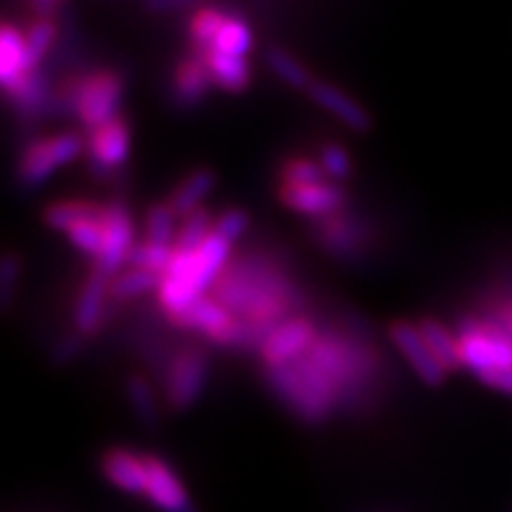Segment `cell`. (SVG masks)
Masks as SVG:
<instances>
[{
  "mask_svg": "<svg viewBox=\"0 0 512 512\" xmlns=\"http://www.w3.org/2000/svg\"><path fill=\"white\" fill-rule=\"evenodd\" d=\"M211 297L235 318L252 320L271 332L287 318L304 313L309 304L306 292L283 261L264 249H249L230 259Z\"/></svg>",
  "mask_w": 512,
  "mask_h": 512,
  "instance_id": "obj_1",
  "label": "cell"
},
{
  "mask_svg": "<svg viewBox=\"0 0 512 512\" xmlns=\"http://www.w3.org/2000/svg\"><path fill=\"white\" fill-rule=\"evenodd\" d=\"M316 366L330 377L339 396V408H361L382 373V354L373 339L351 335L342 328H323L306 351Z\"/></svg>",
  "mask_w": 512,
  "mask_h": 512,
  "instance_id": "obj_2",
  "label": "cell"
},
{
  "mask_svg": "<svg viewBox=\"0 0 512 512\" xmlns=\"http://www.w3.org/2000/svg\"><path fill=\"white\" fill-rule=\"evenodd\" d=\"M230 252H233V245L216 238L214 233L195 252H178L176 249L174 261H171L169 271L162 275V285L157 290L159 309L166 313V318L176 320L190 309L192 302L211 294L233 259Z\"/></svg>",
  "mask_w": 512,
  "mask_h": 512,
  "instance_id": "obj_3",
  "label": "cell"
},
{
  "mask_svg": "<svg viewBox=\"0 0 512 512\" xmlns=\"http://www.w3.org/2000/svg\"><path fill=\"white\" fill-rule=\"evenodd\" d=\"M126 79L114 69L74 74L53 91V117H74L88 131L119 117Z\"/></svg>",
  "mask_w": 512,
  "mask_h": 512,
  "instance_id": "obj_4",
  "label": "cell"
},
{
  "mask_svg": "<svg viewBox=\"0 0 512 512\" xmlns=\"http://www.w3.org/2000/svg\"><path fill=\"white\" fill-rule=\"evenodd\" d=\"M264 380L287 411L304 425H323L339 408L335 384L306 354L287 366L266 368Z\"/></svg>",
  "mask_w": 512,
  "mask_h": 512,
  "instance_id": "obj_5",
  "label": "cell"
},
{
  "mask_svg": "<svg viewBox=\"0 0 512 512\" xmlns=\"http://www.w3.org/2000/svg\"><path fill=\"white\" fill-rule=\"evenodd\" d=\"M460 366L472 373H486L496 368H512V339L501 325L482 313L467 311L456 318Z\"/></svg>",
  "mask_w": 512,
  "mask_h": 512,
  "instance_id": "obj_6",
  "label": "cell"
},
{
  "mask_svg": "<svg viewBox=\"0 0 512 512\" xmlns=\"http://www.w3.org/2000/svg\"><path fill=\"white\" fill-rule=\"evenodd\" d=\"M306 235L320 252L332 256L335 261H342V264H361L363 256L373 247L370 223L349 209L311 221Z\"/></svg>",
  "mask_w": 512,
  "mask_h": 512,
  "instance_id": "obj_7",
  "label": "cell"
},
{
  "mask_svg": "<svg viewBox=\"0 0 512 512\" xmlns=\"http://www.w3.org/2000/svg\"><path fill=\"white\" fill-rule=\"evenodd\" d=\"M81 155H86V138H81L79 133H55V136L38 138L19 155L17 183L24 190H34Z\"/></svg>",
  "mask_w": 512,
  "mask_h": 512,
  "instance_id": "obj_8",
  "label": "cell"
},
{
  "mask_svg": "<svg viewBox=\"0 0 512 512\" xmlns=\"http://www.w3.org/2000/svg\"><path fill=\"white\" fill-rule=\"evenodd\" d=\"M209 351L204 344L176 349L166 361L164 403L174 413H185L202 399L209 380Z\"/></svg>",
  "mask_w": 512,
  "mask_h": 512,
  "instance_id": "obj_9",
  "label": "cell"
},
{
  "mask_svg": "<svg viewBox=\"0 0 512 512\" xmlns=\"http://www.w3.org/2000/svg\"><path fill=\"white\" fill-rule=\"evenodd\" d=\"M131 121L124 114L86 133L88 169L95 178L114 176L131 155Z\"/></svg>",
  "mask_w": 512,
  "mask_h": 512,
  "instance_id": "obj_10",
  "label": "cell"
},
{
  "mask_svg": "<svg viewBox=\"0 0 512 512\" xmlns=\"http://www.w3.org/2000/svg\"><path fill=\"white\" fill-rule=\"evenodd\" d=\"M102 226H105V242L102 252L93 261V271L105 273L107 278L128 268V256L136 247V223L128 207L121 200H112L105 204L102 211Z\"/></svg>",
  "mask_w": 512,
  "mask_h": 512,
  "instance_id": "obj_11",
  "label": "cell"
},
{
  "mask_svg": "<svg viewBox=\"0 0 512 512\" xmlns=\"http://www.w3.org/2000/svg\"><path fill=\"white\" fill-rule=\"evenodd\" d=\"M387 337L389 342L399 349V354L406 358V363L411 366L415 377L425 384V387H444L448 380V373L441 368V363L434 358L430 344L425 342L418 323L411 320H392L387 325Z\"/></svg>",
  "mask_w": 512,
  "mask_h": 512,
  "instance_id": "obj_12",
  "label": "cell"
},
{
  "mask_svg": "<svg viewBox=\"0 0 512 512\" xmlns=\"http://www.w3.org/2000/svg\"><path fill=\"white\" fill-rule=\"evenodd\" d=\"M318 332L320 330L316 328V320L309 313H299V316L287 318L285 323H280L268 335L266 344L261 347L259 358L264 361L266 368L287 366V363L297 361V358H302L311 349Z\"/></svg>",
  "mask_w": 512,
  "mask_h": 512,
  "instance_id": "obj_13",
  "label": "cell"
},
{
  "mask_svg": "<svg viewBox=\"0 0 512 512\" xmlns=\"http://www.w3.org/2000/svg\"><path fill=\"white\" fill-rule=\"evenodd\" d=\"M278 200L285 209L294 211V214H302L306 219L318 221L347 209L349 195L342 185L328 181L318 185H302V188L278 185Z\"/></svg>",
  "mask_w": 512,
  "mask_h": 512,
  "instance_id": "obj_14",
  "label": "cell"
},
{
  "mask_svg": "<svg viewBox=\"0 0 512 512\" xmlns=\"http://www.w3.org/2000/svg\"><path fill=\"white\" fill-rule=\"evenodd\" d=\"M147 491L145 498L159 512H200L192 503L178 472L164 458L147 453Z\"/></svg>",
  "mask_w": 512,
  "mask_h": 512,
  "instance_id": "obj_15",
  "label": "cell"
},
{
  "mask_svg": "<svg viewBox=\"0 0 512 512\" xmlns=\"http://www.w3.org/2000/svg\"><path fill=\"white\" fill-rule=\"evenodd\" d=\"M306 98H309L316 107H320V110L332 114V117H335L342 126H347L349 131L361 133V136L373 131V114H370L368 107L361 105L354 95L344 91V88L335 86V83L316 79L311 83L309 91H306Z\"/></svg>",
  "mask_w": 512,
  "mask_h": 512,
  "instance_id": "obj_16",
  "label": "cell"
},
{
  "mask_svg": "<svg viewBox=\"0 0 512 512\" xmlns=\"http://www.w3.org/2000/svg\"><path fill=\"white\" fill-rule=\"evenodd\" d=\"M110 283L105 273L91 271L83 280L79 294H76V304L72 313L74 330L81 332L83 337L91 339L98 335L105 325L107 318V302H110Z\"/></svg>",
  "mask_w": 512,
  "mask_h": 512,
  "instance_id": "obj_17",
  "label": "cell"
},
{
  "mask_svg": "<svg viewBox=\"0 0 512 512\" xmlns=\"http://www.w3.org/2000/svg\"><path fill=\"white\" fill-rule=\"evenodd\" d=\"M211 88H214V79H211L209 69L204 67L200 57L190 53L174 69V79H171V105L178 112L195 110V107H200L209 98Z\"/></svg>",
  "mask_w": 512,
  "mask_h": 512,
  "instance_id": "obj_18",
  "label": "cell"
},
{
  "mask_svg": "<svg viewBox=\"0 0 512 512\" xmlns=\"http://www.w3.org/2000/svg\"><path fill=\"white\" fill-rule=\"evenodd\" d=\"M100 472L112 486L131 496H143L147 491L145 456L124 446H112L102 453Z\"/></svg>",
  "mask_w": 512,
  "mask_h": 512,
  "instance_id": "obj_19",
  "label": "cell"
},
{
  "mask_svg": "<svg viewBox=\"0 0 512 512\" xmlns=\"http://www.w3.org/2000/svg\"><path fill=\"white\" fill-rule=\"evenodd\" d=\"M233 320H235L233 313H230L226 306L216 302L211 294H207V297L192 302L190 309L181 313L176 320H171V323L181 330L197 332V335H202L209 344H214L216 339H219L223 332L233 325Z\"/></svg>",
  "mask_w": 512,
  "mask_h": 512,
  "instance_id": "obj_20",
  "label": "cell"
},
{
  "mask_svg": "<svg viewBox=\"0 0 512 512\" xmlns=\"http://www.w3.org/2000/svg\"><path fill=\"white\" fill-rule=\"evenodd\" d=\"M219 185V176L211 166H197L192 169L188 176H183L181 181L176 183V188L171 190V195L166 197V204L174 209L178 219H185L192 211L202 209V202L207 200L211 192Z\"/></svg>",
  "mask_w": 512,
  "mask_h": 512,
  "instance_id": "obj_21",
  "label": "cell"
},
{
  "mask_svg": "<svg viewBox=\"0 0 512 512\" xmlns=\"http://www.w3.org/2000/svg\"><path fill=\"white\" fill-rule=\"evenodd\" d=\"M34 74L27 60V43H24V34L15 24L5 22L3 31H0V83L3 91L8 93L17 88L19 83Z\"/></svg>",
  "mask_w": 512,
  "mask_h": 512,
  "instance_id": "obj_22",
  "label": "cell"
},
{
  "mask_svg": "<svg viewBox=\"0 0 512 512\" xmlns=\"http://www.w3.org/2000/svg\"><path fill=\"white\" fill-rule=\"evenodd\" d=\"M192 55L200 57L204 67L209 69L211 79H214V86L221 88V91L240 95L252 86V69H249V62L242 60V57L223 55L214 48L200 50V53Z\"/></svg>",
  "mask_w": 512,
  "mask_h": 512,
  "instance_id": "obj_23",
  "label": "cell"
},
{
  "mask_svg": "<svg viewBox=\"0 0 512 512\" xmlns=\"http://www.w3.org/2000/svg\"><path fill=\"white\" fill-rule=\"evenodd\" d=\"M105 211V204L93 200H57L46 204L41 221L55 233L67 235L69 230L88 219H98Z\"/></svg>",
  "mask_w": 512,
  "mask_h": 512,
  "instance_id": "obj_24",
  "label": "cell"
},
{
  "mask_svg": "<svg viewBox=\"0 0 512 512\" xmlns=\"http://www.w3.org/2000/svg\"><path fill=\"white\" fill-rule=\"evenodd\" d=\"M418 328L422 332V337H425V342L430 344L434 358H437V361L441 363V368H444L448 375L463 368V366H460V351H458L456 330H451L446 323H441V320L434 318V316L420 318Z\"/></svg>",
  "mask_w": 512,
  "mask_h": 512,
  "instance_id": "obj_25",
  "label": "cell"
},
{
  "mask_svg": "<svg viewBox=\"0 0 512 512\" xmlns=\"http://www.w3.org/2000/svg\"><path fill=\"white\" fill-rule=\"evenodd\" d=\"M124 394L140 425L147 427V430H155L162 415H159V401L152 382L140 373L128 375L124 382Z\"/></svg>",
  "mask_w": 512,
  "mask_h": 512,
  "instance_id": "obj_26",
  "label": "cell"
},
{
  "mask_svg": "<svg viewBox=\"0 0 512 512\" xmlns=\"http://www.w3.org/2000/svg\"><path fill=\"white\" fill-rule=\"evenodd\" d=\"M266 64L271 69V74L278 81H283L285 86L294 88V91H309L311 83L316 81V76L311 74V69L294 57L290 50L280 48V46H271L266 50Z\"/></svg>",
  "mask_w": 512,
  "mask_h": 512,
  "instance_id": "obj_27",
  "label": "cell"
},
{
  "mask_svg": "<svg viewBox=\"0 0 512 512\" xmlns=\"http://www.w3.org/2000/svg\"><path fill=\"white\" fill-rule=\"evenodd\" d=\"M162 285V275L140 271V268H124L110 283V299L117 304L133 302V299L145 297V294L157 292Z\"/></svg>",
  "mask_w": 512,
  "mask_h": 512,
  "instance_id": "obj_28",
  "label": "cell"
},
{
  "mask_svg": "<svg viewBox=\"0 0 512 512\" xmlns=\"http://www.w3.org/2000/svg\"><path fill=\"white\" fill-rule=\"evenodd\" d=\"M178 216L174 209L166 204V200H159L150 204L145 211V240L159 247H174L178 238Z\"/></svg>",
  "mask_w": 512,
  "mask_h": 512,
  "instance_id": "obj_29",
  "label": "cell"
},
{
  "mask_svg": "<svg viewBox=\"0 0 512 512\" xmlns=\"http://www.w3.org/2000/svg\"><path fill=\"white\" fill-rule=\"evenodd\" d=\"M211 233H214V216H211V211L207 207L192 211L178 226L176 249L178 252H195V249H200L211 238Z\"/></svg>",
  "mask_w": 512,
  "mask_h": 512,
  "instance_id": "obj_30",
  "label": "cell"
},
{
  "mask_svg": "<svg viewBox=\"0 0 512 512\" xmlns=\"http://www.w3.org/2000/svg\"><path fill=\"white\" fill-rule=\"evenodd\" d=\"M226 12L216 8H202L197 10L190 19V46L192 53H200V50H209L214 46V38L219 34L223 24L228 22Z\"/></svg>",
  "mask_w": 512,
  "mask_h": 512,
  "instance_id": "obj_31",
  "label": "cell"
},
{
  "mask_svg": "<svg viewBox=\"0 0 512 512\" xmlns=\"http://www.w3.org/2000/svg\"><path fill=\"white\" fill-rule=\"evenodd\" d=\"M328 183L325 171L320 169L318 159L309 157H287L278 169V185L287 188H302V185H318Z\"/></svg>",
  "mask_w": 512,
  "mask_h": 512,
  "instance_id": "obj_32",
  "label": "cell"
},
{
  "mask_svg": "<svg viewBox=\"0 0 512 512\" xmlns=\"http://www.w3.org/2000/svg\"><path fill=\"white\" fill-rule=\"evenodd\" d=\"M252 31L242 19L238 17H228V22L223 24L219 34L214 38V50H219L223 55H233V57H245L249 55V50H252Z\"/></svg>",
  "mask_w": 512,
  "mask_h": 512,
  "instance_id": "obj_33",
  "label": "cell"
},
{
  "mask_svg": "<svg viewBox=\"0 0 512 512\" xmlns=\"http://www.w3.org/2000/svg\"><path fill=\"white\" fill-rule=\"evenodd\" d=\"M57 38V27L50 17H38L36 22H31V27L24 34V43H27V60L29 67L36 69L41 67L43 57L50 53Z\"/></svg>",
  "mask_w": 512,
  "mask_h": 512,
  "instance_id": "obj_34",
  "label": "cell"
},
{
  "mask_svg": "<svg viewBox=\"0 0 512 512\" xmlns=\"http://www.w3.org/2000/svg\"><path fill=\"white\" fill-rule=\"evenodd\" d=\"M174 254V247H159L147 240H140L136 242V247H133L131 256H128V268H140V271L164 275L169 271L171 261H174Z\"/></svg>",
  "mask_w": 512,
  "mask_h": 512,
  "instance_id": "obj_35",
  "label": "cell"
},
{
  "mask_svg": "<svg viewBox=\"0 0 512 512\" xmlns=\"http://www.w3.org/2000/svg\"><path fill=\"white\" fill-rule=\"evenodd\" d=\"M318 164H320V169L325 171V178H328L330 183H337V185H342L344 181H347V178L351 176V171H354V162H351L349 150L342 143H335V140L320 145Z\"/></svg>",
  "mask_w": 512,
  "mask_h": 512,
  "instance_id": "obj_36",
  "label": "cell"
},
{
  "mask_svg": "<svg viewBox=\"0 0 512 512\" xmlns=\"http://www.w3.org/2000/svg\"><path fill=\"white\" fill-rule=\"evenodd\" d=\"M67 238L76 249H79L81 254L91 256V259L95 261L98 259V254L102 252V242H105V226H102V216H98V219H88V221L79 223V226H74L67 233Z\"/></svg>",
  "mask_w": 512,
  "mask_h": 512,
  "instance_id": "obj_37",
  "label": "cell"
},
{
  "mask_svg": "<svg viewBox=\"0 0 512 512\" xmlns=\"http://www.w3.org/2000/svg\"><path fill=\"white\" fill-rule=\"evenodd\" d=\"M249 228V214L240 207L223 209L219 216H214V235L226 240L228 245H235Z\"/></svg>",
  "mask_w": 512,
  "mask_h": 512,
  "instance_id": "obj_38",
  "label": "cell"
},
{
  "mask_svg": "<svg viewBox=\"0 0 512 512\" xmlns=\"http://www.w3.org/2000/svg\"><path fill=\"white\" fill-rule=\"evenodd\" d=\"M19 278H22V256L17 252H5L0 261V304L5 311L15 304Z\"/></svg>",
  "mask_w": 512,
  "mask_h": 512,
  "instance_id": "obj_39",
  "label": "cell"
},
{
  "mask_svg": "<svg viewBox=\"0 0 512 512\" xmlns=\"http://www.w3.org/2000/svg\"><path fill=\"white\" fill-rule=\"evenodd\" d=\"M86 344H88V337H83L81 332H76V330L67 332V335H62L53 344V347H50V354H48L50 366H53V368L72 366L76 358L83 354Z\"/></svg>",
  "mask_w": 512,
  "mask_h": 512,
  "instance_id": "obj_40",
  "label": "cell"
},
{
  "mask_svg": "<svg viewBox=\"0 0 512 512\" xmlns=\"http://www.w3.org/2000/svg\"><path fill=\"white\" fill-rule=\"evenodd\" d=\"M477 380L486 384V387H494L498 392L512 394V368H496L486 370V373H479Z\"/></svg>",
  "mask_w": 512,
  "mask_h": 512,
  "instance_id": "obj_41",
  "label": "cell"
},
{
  "mask_svg": "<svg viewBox=\"0 0 512 512\" xmlns=\"http://www.w3.org/2000/svg\"><path fill=\"white\" fill-rule=\"evenodd\" d=\"M197 0H143V10L150 15H166V12H178L192 8Z\"/></svg>",
  "mask_w": 512,
  "mask_h": 512,
  "instance_id": "obj_42",
  "label": "cell"
},
{
  "mask_svg": "<svg viewBox=\"0 0 512 512\" xmlns=\"http://www.w3.org/2000/svg\"><path fill=\"white\" fill-rule=\"evenodd\" d=\"M29 3L38 17H50V12H53V8L57 5V0H29Z\"/></svg>",
  "mask_w": 512,
  "mask_h": 512,
  "instance_id": "obj_43",
  "label": "cell"
},
{
  "mask_svg": "<svg viewBox=\"0 0 512 512\" xmlns=\"http://www.w3.org/2000/svg\"><path fill=\"white\" fill-rule=\"evenodd\" d=\"M57 3H60V0H57Z\"/></svg>",
  "mask_w": 512,
  "mask_h": 512,
  "instance_id": "obj_44",
  "label": "cell"
}]
</instances>
